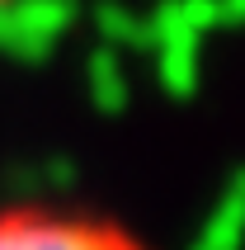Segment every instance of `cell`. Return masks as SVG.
Segmentation results:
<instances>
[{
	"label": "cell",
	"instance_id": "obj_1",
	"mask_svg": "<svg viewBox=\"0 0 245 250\" xmlns=\"http://www.w3.org/2000/svg\"><path fill=\"white\" fill-rule=\"evenodd\" d=\"M0 250H151L127 222L81 208H0Z\"/></svg>",
	"mask_w": 245,
	"mask_h": 250
},
{
	"label": "cell",
	"instance_id": "obj_2",
	"mask_svg": "<svg viewBox=\"0 0 245 250\" xmlns=\"http://www.w3.org/2000/svg\"><path fill=\"white\" fill-rule=\"evenodd\" d=\"M0 5H5V0H0Z\"/></svg>",
	"mask_w": 245,
	"mask_h": 250
}]
</instances>
